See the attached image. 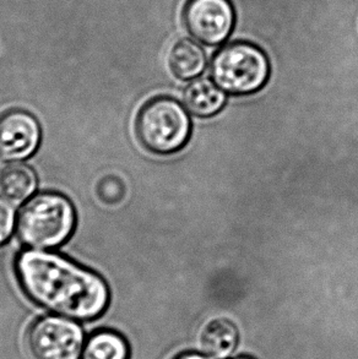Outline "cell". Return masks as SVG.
Instances as JSON below:
<instances>
[{
    "label": "cell",
    "mask_w": 358,
    "mask_h": 359,
    "mask_svg": "<svg viewBox=\"0 0 358 359\" xmlns=\"http://www.w3.org/2000/svg\"><path fill=\"white\" fill-rule=\"evenodd\" d=\"M77 227L72 201L55 191L34 195L20 210L16 234L29 249L51 250L63 245Z\"/></svg>",
    "instance_id": "2"
},
{
    "label": "cell",
    "mask_w": 358,
    "mask_h": 359,
    "mask_svg": "<svg viewBox=\"0 0 358 359\" xmlns=\"http://www.w3.org/2000/svg\"><path fill=\"white\" fill-rule=\"evenodd\" d=\"M238 359H252V358H248V357H242V358H238Z\"/></svg>",
    "instance_id": "16"
},
{
    "label": "cell",
    "mask_w": 358,
    "mask_h": 359,
    "mask_svg": "<svg viewBox=\"0 0 358 359\" xmlns=\"http://www.w3.org/2000/svg\"><path fill=\"white\" fill-rule=\"evenodd\" d=\"M183 21L197 41L218 46L232 34L236 13L231 0H188L184 6Z\"/></svg>",
    "instance_id": "6"
},
{
    "label": "cell",
    "mask_w": 358,
    "mask_h": 359,
    "mask_svg": "<svg viewBox=\"0 0 358 359\" xmlns=\"http://www.w3.org/2000/svg\"><path fill=\"white\" fill-rule=\"evenodd\" d=\"M42 140L39 121L27 111L11 109L0 114V161L14 163L34 155Z\"/></svg>",
    "instance_id": "7"
},
{
    "label": "cell",
    "mask_w": 358,
    "mask_h": 359,
    "mask_svg": "<svg viewBox=\"0 0 358 359\" xmlns=\"http://www.w3.org/2000/svg\"><path fill=\"white\" fill-rule=\"evenodd\" d=\"M26 344L34 359H79L85 346V335L73 319L46 316L29 326Z\"/></svg>",
    "instance_id": "5"
},
{
    "label": "cell",
    "mask_w": 358,
    "mask_h": 359,
    "mask_svg": "<svg viewBox=\"0 0 358 359\" xmlns=\"http://www.w3.org/2000/svg\"><path fill=\"white\" fill-rule=\"evenodd\" d=\"M37 185L36 172L26 163L14 162L0 168V195L11 204H25L34 196Z\"/></svg>",
    "instance_id": "8"
},
{
    "label": "cell",
    "mask_w": 358,
    "mask_h": 359,
    "mask_svg": "<svg viewBox=\"0 0 358 359\" xmlns=\"http://www.w3.org/2000/svg\"><path fill=\"white\" fill-rule=\"evenodd\" d=\"M190 131L188 112L175 98H152L136 116V137L146 150L156 155H171L182 150Z\"/></svg>",
    "instance_id": "3"
},
{
    "label": "cell",
    "mask_w": 358,
    "mask_h": 359,
    "mask_svg": "<svg viewBox=\"0 0 358 359\" xmlns=\"http://www.w3.org/2000/svg\"><path fill=\"white\" fill-rule=\"evenodd\" d=\"M131 348L126 339L116 331L100 330L85 342L83 359H129Z\"/></svg>",
    "instance_id": "12"
},
{
    "label": "cell",
    "mask_w": 358,
    "mask_h": 359,
    "mask_svg": "<svg viewBox=\"0 0 358 359\" xmlns=\"http://www.w3.org/2000/svg\"><path fill=\"white\" fill-rule=\"evenodd\" d=\"M98 196L107 204L118 203L124 194V188L119 180L116 178H105L100 182L97 188Z\"/></svg>",
    "instance_id": "14"
},
{
    "label": "cell",
    "mask_w": 358,
    "mask_h": 359,
    "mask_svg": "<svg viewBox=\"0 0 358 359\" xmlns=\"http://www.w3.org/2000/svg\"><path fill=\"white\" fill-rule=\"evenodd\" d=\"M175 359H211L206 357V355H200V353H183L175 357Z\"/></svg>",
    "instance_id": "15"
},
{
    "label": "cell",
    "mask_w": 358,
    "mask_h": 359,
    "mask_svg": "<svg viewBox=\"0 0 358 359\" xmlns=\"http://www.w3.org/2000/svg\"><path fill=\"white\" fill-rule=\"evenodd\" d=\"M239 332L237 326L226 318H218L208 323L200 337L201 347L210 357L228 358L237 348Z\"/></svg>",
    "instance_id": "10"
},
{
    "label": "cell",
    "mask_w": 358,
    "mask_h": 359,
    "mask_svg": "<svg viewBox=\"0 0 358 359\" xmlns=\"http://www.w3.org/2000/svg\"><path fill=\"white\" fill-rule=\"evenodd\" d=\"M270 70L265 52L251 42L226 44L211 60L213 81L234 96H247L262 90Z\"/></svg>",
    "instance_id": "4"
},
{
    "label": "cell",
    "mask_w": 358,
    "mask_h": 359,
    "mask_svg": "<svg viewBox=\"0 0 358 359\" xmlns=\"http://www.w3.org/2000/svg\"><path fill=\"white\" fill-rule=\"evenodd\" d=\"M184 103L197 117L208 118L218 114L226 103V93L215 81L198 79L184 90Z\"/></svg>",
    "instance_id": "9"
},
{
    "label": "cell",
    "mask_w": 358,
    "mask_h": 359,
    "mask_svg": "<svg viewBox=\"0 0 358 359\" xmlns=\"http://www.w3.org/2000/svg\"><path fill=\"white\" fill-rule=\"evenodd\" d=\"M206 63L205 50L192 39L178 41L168 55L171 70L180 80L198 78L206 68Z\"/></svg>",
    "instance_id": "11"
},
{
    "label": "cell",
    "mask_w": 358,
    "mask_h": 359,
    "mask_svg": "<svg viewBox=\"0 0 358 359\" xmlns=\"http://www.w3.org/2000/svg\"><path fill=\"white\" fill-rule=\"evenodd\" d=\"M16 221L18 215L15 205L0 195V248L9 242L14 231H16Z\"/></svg>",
    "instance_id": "13"
},
{
    "label": "cell",
    "mask_w": 358,
    "mask_h": 359,
    "mask_svg": "<svg viewBox=\"0 0 358 359\" xmlns=\"http://www.w3.org/2000/svg\"><path fill=\"white\" fill-rule=\"evenodd\" d=\"M15 275L34 304L73 320L103 316L111 292L103 277L51 250L25 249L15 257Z\"/></svg>",
    "instance_id": "1"
}]
</instances>
